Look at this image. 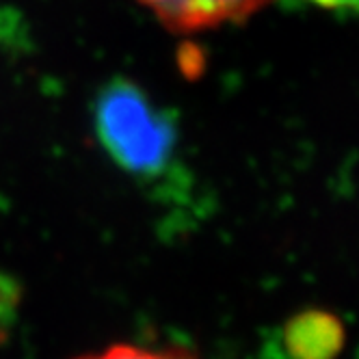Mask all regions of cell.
I'll list each match as a JSON object with an SVG mask.
<instances>
[{"label":"cell","instance_id":"1","mask_svg":"<svg viewBox=\"0 0 359 359\" xmlns=\"http://www.w3.org/2000/svg\"><path fill=\"white\" fill-rule=\"evenodd\" d=\"M95 130L111 158L135 177H163L175 161L177 135L169 113L130 81L115 79L97 93Z\"/></svg>","mask_w":359,"mask_h":359},{"label":"cell","instance_id":"2","mask_svg":"<svg viewBox=\"0 0 359 359\" xmlns=\"http://www.w3.org/2000/svg\"><path fill=\"white\" fill-rule=\"evenodd\" d=\"M279 340L288 359H338L344 348L346 329L338 314L310 307L284 323Z\"/></svg>","mask_w":359,"mask_h":359},{"label":"cell","instance_id":"3","mask_svg":"<svg viewBox=\"0 0 359 359\" xmlns=\"http://www.w3.org/2000/svg\"><path fill=\"white\" fill-rule=\"evenodd\" d=\"M173 31H201L243 20L269 0H139Z\"/></svg>","mask_w":359,"mask_h":359},{"label":"cell","instance_id":"4","mask_svg":"<svg viewBox=\"0 0 359 359\" xmlns=\"http://www.w3.org/2000/svg\"><path fill=\"white\" fill-rule=\"evenodd\" d=\"M72 359H197L193 353L184 348H169V346H143L133 342H115L93 353H83Z\"/></svg>","mask_w":359,"mask_h":359},{"label":"cell","instance_id":"5","mask_svg":"<svg viewBox=\"0 0 359 359\" xmlns=\"http://www.w3.org/2000/svg\"><path fill=\"white\" fill-rule=\"evenodd\" d=\"M314 5H320L325 9H336V11H346V9H355L357 0H310Z\"/></svg>","mask_w":359,"mask_h":359}]
</instances>
